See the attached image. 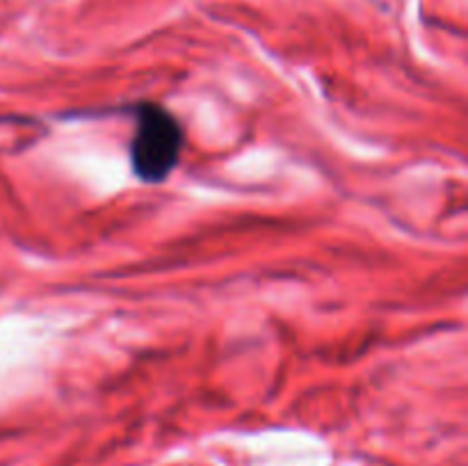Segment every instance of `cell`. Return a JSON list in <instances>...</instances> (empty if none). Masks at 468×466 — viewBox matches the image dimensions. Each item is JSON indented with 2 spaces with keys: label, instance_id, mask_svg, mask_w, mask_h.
<instances>
[{
  "label": "cell",
  "instance_id": "cell-1",
  "mask_svg": "<svg viewBox=\"0 0 468 466\" xmlns=\"http://www.w3.org/2000/svg\"><path fill=\"white\" fill-rule=\"evenodd\" d=\"M183 142V126L167 108L142 103L131 137V164L135 176L144 183L165 181L178 164Z\"/></svg>",
  "mask_w": 468,
  "mask_h": 466
}]
</instances>
